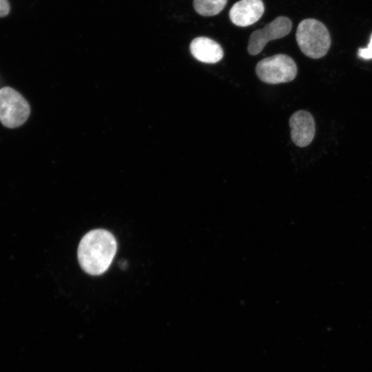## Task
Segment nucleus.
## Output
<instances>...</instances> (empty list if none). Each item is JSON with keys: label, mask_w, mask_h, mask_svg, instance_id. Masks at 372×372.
Segmentation results:
<instances>
[{"label": "nucleus", "mask_w": 372, "mask_h": 372, "mask_svg": "<svg viewBox=\"0 0 372 372\" xmlns=\"http://www.w3.org/2000/svg\"><path fill=\"white\" fill-rule=\"evenodd\" d=\"M117 244L114 236L103 229L87 233L80 241L78 259L87 273L98 276L107 270L116 254Z\"/></svg>", "instance_id": "nucleus-1"}, {"label": "nucleus", "mask_w": 372, "mask_h": 372, "mask_svg": "<svg viewBox=\"0 0 372 372\" xmlns=\"http://www.w3.org/2000/svg\"><path fill=\"white\" fill-rule=\"evenodd\" d=\"M296 38L300 50L311 59L322 58L331 46L328 29L315 19L302 20L297 28Z\"/></svg>", "instance_id": "nucleus-2"}, {"label": "nucleus", "mask_w": 372, "mask_h": 372, "mask_svg": "<svg viewBox=\"0 0 372 372\" xmlns=\"http://www.w3.org/2000/svg\"><path fill=\"white\" fill-rule=\"evenodd\" d=\"M297 72L295 61L284 54L264 58L256 66L258 77L269 84L290 82L296 78Z\"/></svg>", "instance_id": "nucleus-3"}, {"label": "nucleus", "mask_w": 372, "mask_h": 372, "mask_svg": "<svg viewBox=\"0 0 372 372\" xmlns=\"http://www.w3.org/2000/svg\"><path fill=\"white\" fill-rule=\"evenodd\" d=\"M30 112V105L15 90L5 87L0 90V121L9 128L23 124Z\"/></svg>", "instance_id": "nucleus-4"}, {"label": "nucleus", "mask_w": 372, "mask_h": 372, "mask_svg": "<svg viewBox=\"0 0 372 372\" xmlns=\"http://www.w3.org/2000/svg\"><path fill=\"white\" fill-rule=\"evenodd\" d=\"M291 28L292 23L289 18L278 17L263 28L255 30L249 39L247 46L249 54H258L269 41L285 37L290 32Z\"/></svg>", "instance_id": "nucleus-5"}, {"label": "nucleus", "mask_w": 372, "mask_h": 372, "mask_svg": "<svg viewBox=\"0 0 372 372\" xmlns=\"http://www.w3.org/2000/svg\"><path fill=\"white\" fill-rule=\"evenodd\" d=\"M289 123L293 143L300 147L309 145L316 133L313 116L307 111L299 110L291 116Z\"/></svg>", "instance_id": "nucleus-6"}, {"label": "nucleus", "mask_w": 372, "mask_h": 372, "mask_svg": "<svg viewBox=\"0 0 372 372\" xmlns=\"http://www.w3.org/2000/svg\"><path fill=\"white\" fill-rule=\"evenodd\" d=\"M264 11L265 6L261 0H240L230 9L229 18L234 25L245 27L258 21Z\"/></svg>", "instance_id": "nucleus-7"}, {"label": "nucleus", "mask_w": 372, "mask_h": 372, "mask_svg": "<svg viewBox=\"0 0 372 372\" xmlns=\"http://www.w3.org/2000/svg\"><path fill=\"white\" fill-rule=\"evenodd\" d=\"M192 55L205 63H216L223 57L221 46L215 41L205 37L193 39L189 45Z\"/></svg>", "instance_id": "nucleus-8"}, {"label": "nucleus", "mask_w": 372, "mask_h": 372, "mask_svg": "<svg viewBox=\"0 0 372 372\" xmlns=\"http://www.w3.org/2000/svg\"><path fill=\"white\" fill-rule=\"evenodd\" d=\"M227 0H194V8L202 16L209 17L220 13L227 4Z\"/></svg>", "instance_id": "nucleus-9"}, {"label": "nucleus", "mask_w": 372, "mask_h": 372, "mask_svg": "<svg viewBox=\"0 0 372 372\" xmlns=\"http://www.w3.org/2000/svg\"><path fill=\"white\" fill-rule=\"evenodd\" d=\"M358 55L360 58L366 60L372 59V34L368 46L365 48H359Z\"/></svg>", "instance_id": "nucleus-10"}, {"label": "nucleus", "mask_w": 372, "mask_h": 372, "mask_svg": "<svg viewBox=\"0 0 372 372\" xmlns=\"http://www.w3.org/2000/svg\"><path fill=\"white\" fill-rule=\"evenodd\" d=\"M10 12V4L8 0H0V17L6 16Z\"/></svg>", "instance_id": "nucleus-11"}]
</instances>
